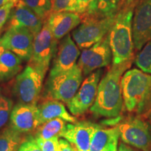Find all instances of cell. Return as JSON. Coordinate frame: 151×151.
Segmentation results:
<instances>
[{
    "instance_id": "28",
    "label": "cell",
    "mask_w": 151,
    "mask_h": 151,
    "mask_svg": "<svg viewBox=\"0 0 151 151\" xmlns=\"http://www.w3.org/2000/svg\"><path fill=\"white\" fill-rule=\"evenodd\" d=\"M36 140L42 151H60L58 137H53L48 140H41L37 139H36Z\"/></svg>"
},
{
    "instance_id": "23",
    "label": "cell",
    "mask_w": 151,
    "mask_h": 151,
    "mask_svg": "<svg viewBox=\"0 0 151 151\" xmlns=\"http://www.w3.org/2000/svg\"><path fill=\"white\" fill-rule=\"evenodd\" d=\"M24 140L22 133L7 126L0 133V151H17Z\"/></svg>"
},
{
    "instance_id": "34",
    "label": "cell",
    "mask_w": 151,
    "mask_h": 151,
    "mask_svg": "<svg viewBox=\"0 0 151 151\" xmlns=\"http://www.w3.org/2000/svg\"><path fill=\"white\" fill-rule=\"evenodd\" d=\"M5 50H6V48H4V46L1 43V42H0V56H1V55L2 54Z\"/></svg>"
},
{
    "instance_id": "31",
    "label": "cell",
    "mask_w": 151,
    "mask_h": 151,
    "mask_svg": "<svg viewBox=\"0 0 151 151\" xmlns=\"http://www.w3.org/2000/svg\"><path fill=\"white\" fill-rule=\"evenodd\" d=\"M93 0H75L76 13L81 16L83 15Z\"/></svg>"
},
{
    "instance_id": "25",
    "label": "cell",
    "mask_w": 151,
    "mask_h": 151,
    "mask_svg": "<svg viewBox=\"0 0 151 151\" xmlns=\"http://www.w3.org/2000/svg\"><path fill=\"white\" fill-rule=\"evenodd\" d=\"M134 63L141 71L151 74V39L138 52Z\"/></svg>"
},
{
    "instance_id": "17",
    "label": "cell",
    "mask_w": 151,
    "mask_h": 151,
    "mask_svg": "<svg viewBox=\"0 0 151 151\" xmlns=\"http://www.w3.org/2000/svg\"><path fill=\"white\" fill-rule=\"evenodd\" d=\"M81 17L75 12L53 13L45 20L57 40H61L81 23Z\"/></svg>"
},
{
    "instance_id": "32",
    "label": "cell",
    "mask_w": 151,
    "mask_h": 151,
    "mask_svg": "<svg viewBox=\"0 0 151 151\" xmlns=\"http://www.w3.org/2000/svg\"><path fill=\"white\" fill-rule=\"evenodd\" d=\"M59 148L60 151H77L75 147L65 139H59Z\"/></svg>"
},
{
    "instance_id": "36",
    "label": "cell",
    "mask_w": 151,
    "mask_h": 151,
    "mask_svg": "<svg viewBox=\"0 0 151 151\" xmlns=\"http://www.w3.org/2000/svg\"><path fill=\"white\" fill-rule=\"evenodd\" d=\"M134 1H135V0H126L125 4H130L134 2Z\"/></svg>"
},
{
    "instance_id": "37",
    "label": "cell",
    "mask_w": 151,
    "mask_h": 151,
    "mask_svg": "<svg viewBox=\"0 0 151 151\" xmlns=\"http://www.w3.org/2000/svg\"><path fill=\"white\" fill-rule=\"evenodd\" d=\"M10 1H12L14 4H16L19 1V0H10Z\"/></svg>"
},
{
    "instance_id": "1",
    "label": "cell",
    "mask_w": 151,
    "mask_h": 151,
    "mask_svg": "<svg viewBox=\"0 0 151 151\" xmlns=\"http://www.w3.org/2000/svg\"><path fill=\"white\" fill-rule=\"evenodd\" d=\"M134 60L113 65L101 78L97 94L90 111L97 116L114 118L120 115L123 106L121 80Z\"/></svg>"
},
{
    "instance_id": "19",
    "label": "cell",
    "mask_w": 151,
    "mask_h": 151,
    "mask_svg": "<svg viewBox=\"0 0 151 151\" xmlns=\"http://www.w3.org/2000/svg\"><path fill=\"white\" fill-rule=\"evenodd\" d=\"M126 0H93L81 18H105L116 16Z\"/></svg>"
},
{
    "instance_id": "14",
    "label": "cell",
    "mask_w": 151,
    "mask_h": 151,
    "mask_svg": "<svg viewBox=\"0 0 151 151\" xmlns=\"http://www.w3.org/2000/svg\"><path fill=\"white\" fill-rule=\"evenodd\" d=\"M97 125L90 122L67 124L60 137L69 141L77 151H90L92 136Z\"/></svg>"
},
{
    "instance_id": "24",
    "label": "cell",
    "mask_w": 151,
    "mask_h": 151,
    "mask_svg": "<svg viewBox=\"0 0 151 151\" xmlns=\"http://www.w3.org/2000/svg\"><path fill=\"white\" fill-rule=\"evenodd\" d=\"M43 22L51 14L53 0H21Z\"/></svg>"
},
{
    "instance_id": "30",
    "label": "cell",
    "mask_w": 151,
    "mask_h": 151,
    "mask_svg": "<svg viewBox=\"0 0 151 151\" xmlns=\"http://www.w3.org/2000/svg\"><path fill=\"white\" fill-rule=\"evenodd\" d=\"M17 151H42L34 137L25 139Z\"/></svg>"
},
{
    "instance_id": "10",
    "label": "cell",
    "mask_w": 151,
    "mask_h": 151,
    "mask_svg": "<svg viewBox=\"0 0 151 151\" xmlns=\"http://www.w3.org/2000/svg\"><path fill=\"white\" fill-rule=\"evenodd\" d=\"M112 60V52L107 35L90 48L83 50L77 65L82 70L83 74L88 76L97 69L109 66Z\"/></svg>"
},
{
    "instance_id": "11",
    "label": "cell",
    "mask_w": 151,
    "mask_h": 151,
    "mask_svg": "<svg viewBox=\"0 0 151 151\" xmlns=\"http://www.w3.org/2000/svg\"><path fill=\"white\" fill-rule=\"evenodd\" d=\"M35 36L23 27H9L0 39V42L22 60L29 61L32 56Z\"/></svg>"
},
{
    "instance_id": "9",
    "label": "cell",
    "mask_w": 151,
    "mask_h": 151,
    "mask_svg": "<svg viewBox=\"0 0 151 151\" xmlns=\"http://www.w3.org/2000/svg\"><path fill=\"white\" fill-rule=\"evenodd\" d=\"M102 72L103 71L99 69L88 75L76 95L67 103L68 109L73 116L83 114L94 104Z\"/></svg>"
},
{
    "instance_id": "13",
    "label": "cell",
    "mask_w": 151,
    "mask_h": 151,
    "mask_svg": "<svg viewBox=\"0 0 151 151\" xmlns=\"http://www.w3.org/2000/svg\"><path fill=\"white\" fill-rule=\"evenodd\" d=\"M80 55V49L71 35L69 34L65 36L58 43L49 76H52L71 69L76 65Z\"/></svg>"
},
{
    "instance_id": "12",
    "label": "cell",
    "mask_w": 151,
    "mask_h": 151,
    "mask_svg": "<svg viewBox=\"0 0 151 151\" xmlns=\"http://www.w3.org/2000/svg\"><path fill=\"white\" fill-rule=\"evenodd\" d=\"M132 30L134 48L139 51L151 39V0H137Z\"/></svg>"
},
{
    "instance_id": "5",
    "label": "cell",
    "mask_w": 151,
    "mask_h": 151,
    "mask_svg": "<svg viewBox=\"0 0 151 151\" xmlns=\"http://www.w3.org/2000/svg\"><path fill=\"white\" fill-rule=\"evenodd\" d=\"M58 43L59 41L53 37L48 24L44 22L42 29L35 37L32 56L27 65L43 78L56 53Z\"/></svg>"
},
{
    "instance_id": "22",
    "label": "cell",
    "mask_w": 151,
    "mask_h": 151,
    "mask_svg": "<svg viewBox=\"0 0 151 151\" xmlns=\"http://www.w3.org/2000/svg\"><path fill=\"white\" fill-rule=\"evenodd\" d=\"M66 125L65 121L61 118L50 120L43 122L36 129L34 137L41 140H48L55 137H60Z\"/></svg>"
},
{
    "instance_id": "26",
    "label": "cell",
    "mask_w": 151,
    "mask_h": 151,
    "mask_svg": "<svg viewBox=\"0 0 151 151\" xmlns=\"http://www.w3.org/2000/svg\"><path fill=\"white\" fill-rule=\"evenodd\" d=\"M14 108L13 101L0 89V129L4 127L10 120L11 113Z\"/></svg>"
},
{
    "instance_id": "3",
    "label": "cell",
    "mask_w": 151,
    "mask_h": 151,
    "mask_svg": "<svg viewBox=\"0 0 151 151\" xmlns=\"http://www.w3.org/2000/svg\"><path fill=\"white\" fill-rule=\"evenodd\" d=\"M136 2L137 0L130 4L123 6L117 14L114 23L108 34L113 65H120L134 60L132 20Z\"/></svg>"
},
{
    "instance_id": "6",
    "label": "cell",
    "mask_w": 151,
    "mask_h": 151,
    "mask_svg": "<svg viewBox=\"0 0 151 151\" xmlns=\"http://www.w3.org/2000/svg\"><path fill=\"white\" fill-rule=\"evenodd\" d=\"M116 18H81V23L71 32L73 40L80 50L90 48L108 35Z\"/></svg>"
},
{
    "instance_id": "29",
    "label": "cell",
    "mask_w": 151,
    "mask_h": 151,
    "mask_svg": "<svg viewBox=\"0 0 151 151\" xmlns=\"http://www.w3.org/2000/svg\"><path fill=\"white\" fill-rule=\"evenodd\" d=\"M14 5L12 1H9L5 5L0 7V30H2L4 24L9 20L11 11L14 8Z\"/></svg>"
},
{
    "instance_id": "21",
    "label": "cell",
    "mask_w": 151,
    "mask_h": 151,
    "mask_svg": "<svg viewBox=\"0 0 151 151\" xmlns=\"http://www.w3.org/2000/svg\"><path fill=\"white\" fill-rule=\"evenodd\" d=\"M22 60L14 52L6 50L0 56V82L13 78L22 69Z\"/></svg>"
},
{
    "instance_id": "7",
    "label": "cell",
    "mask_w": 151,
    "mask_h": 151,
    "mask_svg": "<svg viewBox=\"0 0 151 151\" xmlns=\"http://www.w3.org/2000/svg\"><path fill=\"white\" fill-rule=\"evenodd\" d=\"M43 80V77L29 65L17 75L13 91L18 104L37 106L41 96Z\"/></svg>"
},
{
    "instance_id": "39",
    "label": "cell",
    "mask_w": 151,
    "mask_h": 151,
    "mask_svg": "<svg viewBox=\"0 0 151 151\" xmlns=\"http://www.w3.org/2000/svg\"><path fill=\"white\" fill-rule=\"evenodd\" d=\"M1 32H2V30H0V39H1Z\"/></svg>"
},
{
    "instance_id": "38",
    "label": "cell",
    "mask_w": 151,
    "mask_h": 151,
    "mask_svg": "<svg viewBox=\"0 0 151 151\" xmlns=\"http://www.w3.org/2000/svg\"><path fill=\"white\" fill-rule=\"evenodd\" d=\"M148 117H149V118H150V122H151V113H150V114H149Z\"/></svg>"
},
{
    "instance_id": "35",
    "label": "cell",
    "mask_w": 151,
    "mask_h": 151,
    "mask_svg": "<svg viewBox=\"0 0 151 151\" xmlns=\"http://www.w3.org/2000/svg\"><path fill=\"white\" fill-rule=\"evenodd\" d=\"M9 1H10V0H0V7L5 5L6 4L9 2Z\"/></svg>"
},
{
    "instance_id": "20",
    "label": "cell",
    "mask_w": 151,
    "mask_h": 151,
    "mask_svg": "<svg viewBox=\"0 0 151 151\" xmlns=\"http://www.w3.org/2000/svg\"><path fill=\"white\" fill-rule=\"evenodd\" d=\"M37 107L41 124L55 118H61L70 123L76 121L74 117L67 112L65 105L58 100L46 99Z\"/></svg>"
},
{
    "instance_id": "15",
    "label": "cell",
    "mask_w": 151,
    "mask_h": 151,
    "mask_svg": "<svg viewBox=\"0 0 151 151\" xmlns=\"http://www.w3.org/2000/svg\"><path fill=\"white\" fill-rule=\"evenodd\" d=\"M39 110L37 106L17 104L10 116V126L15 130L24 134L32 132L41 125Z\"/></svg>"
},
{
    "instance_id": "16",
    "label": "cell",
    "mask_w": 151,
    "mask_h": 151,
    "mask_svg": "<svg viewBox=\"0 0 151 151\" xmlns=\"http://www.w3.org/2000/svg\"><path fill=\"white\" fill-rule=\"evenodd\" d=\"M44 22L21 0L14 5L8 22L9 27H23L33 34L35 37L42 29Z\"/></svg>"
},
{
    "instance_id": "33",
    "label": "cell",
    "mask_w": 151,
    "mask_h": 151,
    "mask_svg": "<svg viewBox=\"0 0 151 151\" xmlns=\"http://www.w3.org/2000/svg\"><path fill=\"white\" fill-rule=\"evenodd\" d=\"M118 151H137L135 149H134L132 146H127V144L123 142L120 143L119 145Z\"/></svg>"
},
{
    "instance_id": "18",
    "label": "cell",
    "mask_w": 151,
    "mask_h": 151,
    "mask_svg": "<svg viewBox=\"0 0 151 151\" xmlns=\"http://www.w3.org/2000/svg\"><path fill=\"white\" fill-rule=\"evenodd\" d=\"M119 138L118 127L104 128L97 124L92 136L90 151H118Z\"/></svg>"
},
{
    "instance_id": "4",
    "label": "cell",
    "mask_w": 151,
    "mask_h": 151,
    "mask_svg": "<svg viewBox=\"0 0 151 151\" xmlns=\"http://www.w3.org/2000/svg\"><path fill=\"white\" fill-rule=\"evenodd\" d=\"M83 75L82 70L76 64L67 71L52 76H49L45 86L44 97L46 99L68 103L80 88Z\"/></svg>"
},
{
    "instance_id": "8",
    "label": "cell",
    "mask_w": 151,
    "mask_h": 151,
    "mask_svg": "<svg viewBox=\"0 0 151 151\" xmlns=\"http://www.w3.org/2000/svg\"><path fill=\"white\" fill-rule=\"evenodd\" d=\"M120 138L129 146L142 151H151V126L143 119L131 117L118 126Z\"/></svg>"
},
{
    "instance_id": "27",
    "label": "cell",
    "mask_w": 151,
    "mask_h": 151,
    "mask_svg": "<svg viewBox=\"0 0 151 151\" xmlns=\"http://www.w3.org/2000/svg\"><path fill=\"white\" fill-rule=\"evenodd\" d=\"M59 12L76 13L75 0H53L51 14Z\"/></svg>"
},
{
    "instance_id": "2",
    "label": "cell",
    "mask_w": 151,
    "mask_h": 151,
    "mask_svg": "<svg viewBox=\"0 0 151 151\" xmlns=\"http://www.w3.org/2000/svg\"><path fill=\"white\" fill-rule=\"evenodd\" d=\"M125 109L139 116L151 113V74L134 68L126 71L121 80Z\"/></svg>"
}]
</instances>
